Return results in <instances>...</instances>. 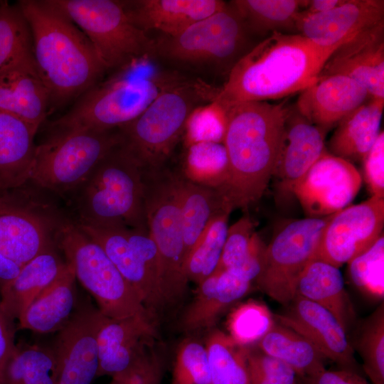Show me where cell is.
Wrapping results in <instances>:
<instances>
[{
    "label": "cell",
    "instance_id": "d6986e66",
    "mask_svg": "<svg viewBox=\"0 0 384 384\" xmlns=\"http://www.w3.org/2000/svg\"><path fill=\"white\" fill-rule=\"evenodd\" d=\"M287 306L284 313L274 314L277 323L305 338L326 359L358 373L347 332L331 313L298 294Z\"/></svg>",
    "mask_w": 384,
    "mask_h": 384
},
{
    "label": "cell",
    "instance_id": "db71d44e",
    "mask_svg": "<svg viewBox=\"0 0 384 384\" xmlns=\"http://www.w3.org/2000/svg\"><path fill=\"white\" fill-rule=\"evenodd\" d=\"M3 191V189H2L1 186V184H0V191Z\"/></svg>",
    "mask_w": 384,
    "mask_h": 384
},
{
    "label": "cell",
    "instance_id": "ab89813d",
    "mask_svg": "<svg viewBox=\"0 0 384 384\" xmlns=\"http://www.w3.org/2000/svg\"><path fill=\"white\" fill-rule=\"evenodd\" d=\"M363 368L371 384H384L383 302L361 325L355 341Z\"/></svg>",
    "mask_w": 384,
    "mask_h": 384
},
{
    "label": "cell",
    "instance_id": "1f68e13d",
    "mask_svg": "<svg viewBox=\"0 0 384 384\" xmlns=\"http://www.w3.org/2000/svg\"><path fill=\"white\" fill-rule=\"evenodd\" d=\"M177 190L181 217L184 262L203 233L218 215L232 211L215 188L194 183L178 174Z\"/></svg>",
    "mask_w": 384,
    "mask_h": 384
},
{
    "label": "cell",
    "instance_id": "5bb4252c",
    "mask_svg": "<svg viewBox=\"0 0 384 384\" xmlns=\"http://www.w3.org/2000/svg\"><path fill=\"white\" fill-rule=\"evenodd\" d=\"M384 198L371 196L332 214L325 225L314 260L338 268L348 263L383 235Z\"/></svg>",
    "mask_w": 384,
    "mask_h": 384
},
{
    "label": "cell",
    "instance_id": "836d02e7",
    "mask_svg": "<svg viewBox=\"0 0 384 384\" xmlns=\"http://www.w3.org/2000/svg\"><path fill=\"white\" fill-rule=\"evenodd\" d=\"M252 37L266 38L277 32L297 33L296 23L305 6L303 0H233Z\"/></svg>",
    "mask_w": 384,
    "mask_h": 384
},
{
    "label": "cell",
    "instance_id": "2e32d148",
    "mask_svg": "<svg viewBox=\"0 0 384 384\" xmlns=\"http://www.w3.org/2000/svg\"><path fill=\"white\" fill-rule=\"evenodd\" d=\"M361 183L362 177L352 163L327 151L294 185L292 193L306 218H321L348 206Z\"/></svg>",
    "mask_w": 384,
    "mask_h": 384
},
{
    "label": "cell",
    "instance_id": "7bdbcfd3",
    "mask_svg": "<svg viewBox=\"0 0 384 384\" xmlns=\"http://www.w3.org/2000/svg\"><path fill=\"white\" fill-rule=\"evenodd\" d=\"M171 384H211L206 346L187 338L178 346Z\"/></svg>",
    "mask_w": 384,
    "mask_h": 384
},
{
    "label": "cell",
    "instance_id": "11a10c76",
    "mask_svg": "<svg viewBox=\"0 0 384 384\" xmlns=\"http://www.w3.org/2000/svg\"><path fill=\"white\" fill-rule=\"evenodd\" d=\"M305 384H307V383H305Z\"/></svg>",
    "mask_w": 384,
    "mask_h": 384
},
{
    "label": "cell",
    "instance_id": "7c38bea8",
    "mask_svg": "<svg viewBox=\"0 0 384 384\" xmlns=\"http://www.w3.org/2000/svg\"><path fill=\"white\" fill-rule=\"evenodd\" d=\"M331 215L294 220L266 247L262 270L256 281L270 298L287 306L296 296L298 280L314 259L321 233Z\"/></svg>",
    "mask_w": 384,
    "mask_h": 384
},
{
    "label": "cell",
    "instance_id": "484cf974",
    "mask_svg": "<svg viewBox=\"0 0 384 384\" xmlns=\"http://www.w3.org/2000/svg\"><path fill=\"white\" fill-rule=\"evenodd\" d=\"M77 308L76 277L71 264L44 289L18 319V329L36 333L59 331Z\"/></svg>",
    "mask_w": 384,
    "mask_h": 384
},
{
    "label": "cell",
    "instance_id": "f5cc1de1",
    "mask_svg": "<svg viewBox=\"0 0 384 384\" xmlns=\"http://www.w3.org/2000/svg\"><path fill=\"white\" fill-rule=\"evenodd\" d=\"M343 0H311L306 1L303 11L309 14L322 13L331 10L341 4Z\"/></svg>",
    "mask_w": 384,
    "mask_h": 384
},
{
    "label": "cell",
    "instance_id": "4316f807",
    "mask_svg": "<svg viewBox=\"0 0 384 384\" xmlns=\"http://www.w3.org/2000/svg\"><path fill=\"white\" fill-rule=\"evenodd\" d=\"M251 284L230 271L215 272L198 284L196 297L181 319L182 329L212 327L228 306L249 292Z\"/></svg>",
    "mask_w": 384,
    "mask_h": 384
},
{
    "label": "cell",
    "instance_id": "277c9868",
    "mask_svg": "<svg viewBox=\"0 0 384 384\" xmlns=\"http://www.w3.org/2000/svg\"><path fill=\"white\" fill-rule=\"evenodd\" d=\"M188 78L152 56L138 59L112 70L85 91L52 125L54 129H117L136 119L162 92Z\"/></svg>",
    "mask_w": 384,
    "mask_h": 384
},
{
    "label": "cell",
    "instance_id": "bcb514c9",
    "mask_svg": "<svg viewBox=\"0 0 384 384\" xmlns=\"http://www.w3.org/2000/svg\"><path fill=\"white\" fill-rule=\"evenodd\" d=\"M254 228L255 225L248 215L242 216L228 228L221 257L215 272L230 270L247 257L255 233Z\"/></svg>",
    "mask_w": 384,
    "mask_h": 384
},
{
    "label": "cell",
    "instance_id": "44dd1931",
    "mask_svg": "<svg viewBox=\"0 0 384 384\" xmlns=\"http://www.w3.org/2000/svg\"><path fill=\"white\" fill-rule=\"evenodd\" d=\"M384 23V1L343 0L338 6L322 13L302 10L297 33L321 46L346 41L358 33Z\"/></svg>",
    "mask_w": 384,
    "mask_h": 384
},
{
    "label": "cell",
    "instance_id": "f35d334b",
    "mask_svg": "<svg viewBox=\"0 0 384 384\" xmlns=\"http://www.w3.org/2000/svg\"><path fill=\"white\" fill-rule=\"evenodd\" d=\"M187 148L184 176L198 184L220 188L228 174V159L224 144L198 142Z\"/></svg>",
    "mask_w": 384,
    "mask_h": 384
},
{
    "label": "cell",
    "instance_id": "e575fe53",
    "mask_svg": "<svg viewBox=\"0 0 384 384\" xmlns=\"http://www.w3.org/2000/svg\"><path fill=\"white\" fill-rule=\"evenodd\" d=\"M21 68H36L31 28L17 3L0 1V74Z\"/></svg>",
    "mask_w": 384,
    "mask_h": 384
},
{
    "label": "cell",
    "instance_id": "7a4b0ae2",
    "mask_svg": "<svg viewBox=\"0 0 384 384\" xmlns=\"http://www.w3.org/2000/svg\"><path fill=\"white\" fill-rule=\"evenodd\" d=\"M289 106L284 100L245 102L225 110L223 144L228 174L217 189L232 210L248 208L265 193L272 177Z\"/></svg>",
    "mask_w": 384,
    "mask_h": 384
},
{
    "label": "cell",
    "instance_id": "9c48e42d",
    "mask_svg": "<svg viewBox=\"0 0 384 384\" xmlns=\"http://www.w3.org/2000/svg\"><path fill=\"white\" fill-rule=\"evenodd\" d=\"M120 142L118 129H55L36 146L30 181L59 194L75 191Z\"/></svg>",
    "mask_w": 384,
    "mask_h": 384
},
{
    "label": "cell",
    "instance_id": "d590c367",
    "mask_svg": "<svg viewBox=\"0 0 384 384\" xmlns=\"http://www.w3.org/2000/svg\"><path fill=\"white\" fill-rule=\"evenodd\" d=\"M0 384H58V364L53 349L16 346L0 375Z\"/></svg>",
    "mask_w": 384,
    "mask_h": 384
},
{
    "label": "cell",
    "instance_id": "52a82bcc",
    "mask_svg": "<svg viewBox=\"0 0 384 384\" xmlns=\"http://www.w3.org/2000/svg\"><path fill=\"white\" fill-rule=\"evenodd\" d=\"M76 191L79 223L149 233L142 170L120 143L105 156Z\"/></svg>",
    "mask_w": 384,
    "mask_h": 384
},
{
    "label": "cell",
    "instance_id": "4dcf8cb0",
    "mask_svg": "<svg viewBox=\"0 0 384 384\" xmlns=\"http://www.w3.org/2000/svg\"><path fill=\"white\" fill-rule=\"evenodd\" d=\"M296 294L328 310L346 332L355 319L342 274L339 268L328 262L311 261L298 280Z\"/></svg>",
    "mask_w": 384,
    "mask_h": 384
},
{
    "label": "cell",
    "instance_id": "8d00e7d4",
    "mask_svg": "<svg viewBox=\"0 0 384 384\" xmlns=\"http://www.w3.org/2000/svg\"><path fill=\"white\" fill-rule=\"evenodd\" d=\"M211 384H250L247 348L213 330L206 342Z\"/></svg>",
    "mask_w": 384,
    "mask_h": 384
},
{
    "label": "cell",
    "instance_id": "603a6c76",
    "mask_svg": "<svg viewBox=\"0 0 384 384\" xmlns=\"http://www.w3.org/2000/svg\"><path fill=\"white\" fill-rule=\"evenodd\" d=\"M370 98L367 90L353 79L333 75L318 78L301 91L295 106L311 124L328 132Z\"/></svg>",
    "mask_w": 384,
    "mask_h": 384
},
{
    "label": "cell",
    "instance_id": "f1b7e54d",
    "mask_svg": "<svg viewBox=\"0 0 384 384\" xmlns=\"http://www.w3.org/2000/svg\"><path fill=\"white\" fill-rule=\"evenodd\" d=\"M64 262L51 247L23 265L17 276L0 292V301L7 316L18 319L33 301L60 275Z\"/></svg>",
    "mask_w": 384,
    "mask_h": 384
},
{
    "label": "cell",
    "instance_id": "74e56055",
    "mask_svg": "<svg viewBox=\"0 0 384 384\" xmlns=\"http://www.w3.org/2000/svg\"><path fill=\"white\" fill-rule=\"evenodd\" d=\"M230 211H224L208 224L184 262L188 281L198 284L215 271L228 230Z\"/></svg>",
    "mask_w": 384,
    "mask_h": 384
},
{
    "label": "cell",
    "instance_id": "4fadbf2b",
    "mask_svg": "<svg viewBox=\"0 0 384 384\" xmlns=\"http://www.w3.org/2000/svg\"><path fill=\"white\" fill-rule=\"evenodd\" d=\"M98 243L153 314L166 306L160 286L159 258L148 232L78 223Z\"/></svg>",
    "mask_w": 384,
    "mask_h": 384
},
{
    "label": "cell",
    "instance_id": "ffe728a7",
    "mask_svg": "<svg viewBox=\"0 0 384 384\" xmlns=\"http://www.w3.org/2000/svg\"><path fill=\"white\" fill-rule=\"evenodd\" d=\"M348 76L374 99L384 100V23L363 31L329 56L318 78Z\"/></svg>",
    "mask_w": 384,
    "mask_h": 384
},
{
    "label": "cell",
    "instance_id": "3957f363",
    "mask_svg": "<svg viewBox=\"0 0 384 384\" xmlns=\"http://www.w3.org/2000/svg\"><path fill=\"white\" fill-rule=\"evenodd\" d=\"M32 33L38 73L51 105L77 99L108 71L85 34L54 0L17 2Z\"/></svg>",
    "mask_w": 384,
    "mask_h": 384
},
{
    "label": "cell",
    "instance_id": "ee69618b",
    "mask_svg": "<svg viewBox=\"0 0 384 384\" xmlns=\"http://www.w3.org/2000/svg\"><path fill=\"white\" fill-rule=\"evenodd\" d=\"M227 124L225 110L215 102L197 107L186 126L187 146L198 142L223 143Z\"/></svg>",
    "mask_w": 384,
    "mask_h": 384
},
{
    "label": "cell",
    "instance_id": "ac0fdd59",
    "mask_svg": "<svg viewBox=\"0 0 384 384\" xmlns=\"http://www.w3.org/2000/svg\"><path fill=\"white\" fill-rule=\"evenodd\" d=\"M91 304L77 307L59 331L52 348L58 364V384H92L97 377V336L105 319Z\"/></svg>",
    "mask_w": 384,
    "mask_h": 384
},
{
    "label": "cell",
    "instance_id": "6da1fadb",
    "mask_svg": "<svg viewBox=\"0 0 384 384\" xmlns=\"http://www.w3.org/2000/svg\"><path fill=\"white\" fill-rule=\"evenodd\" d=\"M346 41L321 46L298 33H273L239 60L214 102L225 110L238 103L300 92L317 81L329 56Z\"/></svg>",
    "mask_w": 384,
    "mask_h": 384
},
{
    "label": "cell",
    "instance_id": "7402d4cb",
    "mask_svg": "<svg viewBox=\"0 0 384 384\" xmlns=\"http://www.w3.org/2000/svg\"><path fill=\"white\" fill-rule=\"evenodd\" d=\"M326 132L303 117L295 105H289L272 173L284 190L292 192L294 185L327 151Z\"/></svg>",
    "mask_w": 384,
    "mask_h": 384
},
{
    "label": "cell",
    "instance_id": "d6a6232c",
    "mask_svg": "<svg viewBox=\"0 0 384 384\" xmlns=\"http://www.w3.org/2000/svg\"><path fill=\"white\" fill-rule=\"evenodd\" d=\"M255 346L289 365L306 380L326 370V358L309 341L277 321Z\"/></svg>",
    "mask_w": 384,
    "mask_h": 384
},
{
    "label": "cell",
    "instance_id": "f6af8a7d",
    "mask_svg": "<svg viewBox=\"0 0 384 384\" xmlns=\"http://www.w3.org/2000/svg\"><path fill=\"white\" fill-rule=\"evenodd\" d=\"M247 364L250 384H300L292 367L256 346L247 348Z\"/></svg>",
    "mask_w": 384,
    "mask_h": 384
},
{
    "label": "cell",
    "instance_id": "5b68a950",
    "mask_svg": "<svg viewBox=\"0 0 384 384\" xmlns=\"http://www.w3.org/2000/svg\"><path fill=\"white\" fill-rule=\"evenodd\" d=\"M230 2L175 36L154 38L153 57L162 65L206 82H224L255 45Z\"/></svg>",
    "mask_w": 384,
    "mask_h": 384
},
{
    "label": "cell",
    "instance_id": "b9f144b4",
    "mask_svg": "<svg viewBox=\"0 0 384 384\" xmlns=\"http://www.w3.org/2000/svg\"><path fill=\"white\" fill-rule=\"evenodd\" d=\"M348 265L352 282L363 294L375 299L383 298V234L371 247Z\"/></svg>",
    "mask_w": 384,
    "mask_h": 384
},
{
    "label": "cell",
    "instance_id": "f907efd6",
    "mask_svg": "<svg viewBox=\"0 0 384 384\" xmlns=\"http://www.w3.org/2000/svg\"><path fill=\"white\" fill-rule=\"evenodd\" d=\"M21 267L0 251V292L17 276Z\"/></svg>",
    "mask_w": 384,
    "mask_h": 384
},
{
    "label": "cell",
    "instance_id": "8fae6325",
    "mask_svg": "<svg viewBox=\"0 0 384 384\" xmlns=\"http://www.w3.org/2000/svg\"><path fill=\"white\" fill-rule=\"evenodd\" d=\"M85 34L108 71L154 55V38L129 19L121 0H54Z\"/></svg>",
    "mask_w": 384,
    "mask_h": 384
},
{
    "label": "cell",
    "instance_id": "c3c4849f",
    "mask_svg": "<svg viewBox=\"0 0 384 384\" xmlns=\"http://www.w3.org/2000/svg\"><path fill=\"white\" fill-rule=\"evenodd\" d=\"M15 348L13 321L5 314L0 301V375Z\"/></svg>",
    "mask_w": 384,
    "mask_h": 384
},
{
    "label": "cell",
    "instance_id": "8992f818",
    "mask_svg": "<svg viewBox=\"0 0 384 384\" xmlns=\"http://www.w3.org/2000/svg\"><path fill=\"white\" fill-rule=\"evenodd\" d=\"M220 87L188 78L162 92L136 119L118 129L120 144L142 171L166 166L198 107L215 100Z\"/></svg>",
    "mask_w": 384,
    "mask_h": 384
},
{
    "label": "cell",
    "instance_id": "e0dca14e",
    "mask_svg": "<svg viewBox=\"0 0 384 384\" xmlns=\"http://www.w3.org/2000/svg\"><path fill=\"white\" fill-rule=\"evenodd\" d=\"M154 314H139L124 319L106 317L97 336V377L124 376L136 370L156 352Z\"/></svg>",
    "mask_w": 384,
    "mask_h": 384
},
{
    "label": "cell",
    "instance_id": "30bf717a",
    "mask_svg": "<svg viewBox=\"0 0 384 384\" xmlns=\"http://www.w3.org/2000/svg\"><path fill=\"white\" fill-rule=\"evenodd\" d=\"M56 240L66 261L73 266L76 279L94 297L104 316L119 319L153 314L102 247L77 224L62 223Z\"/></svg>",
    "mask_w": 384,
    "mask_h": 384
},
{
    "label": "cell",
    "instance_id": "7dc6e473",
    "mask_svg": "<svg viewBox=\"0 0 384 384\" xmlns=\"http://www.w3.org/2000/svg\"><path fill=\"white\" fill-rule=\"evenodd\" d=\"M363 176L371 196L384 198V133L382 130L362 161Z\"/></svg>",
    "mask_w": 384,
    "mask_h": 384
},
{
    "label": "cell",
    "instance_id": "816d5d0a",
    "mask_svg": "<svg viewBox=\"0 0 384 384\" xmlns=\"http://www.w3.org/2000/svg\"><path fill=\"white\" fill-rule=\"evenodd\" d=\"M161 377L152 373L133 375L128 377L112 379L110 384H159Z\"/></svg>",
    "mask_w": 384,
    "mask_h": 384
},
{
    "label": "cell",
    "instance_id": "d4e9b609",
    "mask_svg": "<svg viewBox=\"0 0 384 384\" xmlns=\"http://www.w3.org/2000/svg\"><path fill=\"white\" fill-rule=\"evenodd\" d=\"M38 127L0 108V184L3 190L30 181Z\"/></svg>",
    "mask_w": 384,
    "mask_h": 384
},
{
    "label": "cell",
    "instance_id": "cb8c5ba5",
    "mask_svg": "<svg viewBox=\"0 0 384 384\" xmlns=\"http://www.w3.org/2000/svg\"><path fill=\"white\" fill-rule=\"evenodd\" d=\"M130 21L148 33L175 36L223 9L221 0H121Z\"/></svg>",
    "mask_w": 384,
    "mask_h": 384
},
{
    "label": "cell",
    "instance_id": "ba28073f",
    "mask_svg": "<svg viewBox=\"0 0 384 384\" xmlns=\"http://www.w3.org/2000/svg\"><path fill=\"white\" fill-rule=\"evenodd\" d=\"M148 231L157 248L160 286L166 305L179 302L187 289L184 243L177 190L178 174L166 166L142 171Z\"/></svg>",
    "mask_w": 384,
    "mask_h": 384
},
{
    "label": "cell",
    "instance_id": "60d3db41",
    "mask_svg": "<svg viewBox=\"0 0 384 384\" xmlns=\"http://www.w3.org/2000/svg\"><path fill=\"white\" fill-rule=\"evenodd\" d=\"M274 314L265 304L250 300L240 304L230 314L227 328L230 337L238 344L255 346L273 327Z\"/></svg>",
    "mask_w": 384,
    "mask_h": 384
},
{
    "label": "cell",
    "instance_id": "f546056e",
    "mask_svg": "<svg viewBox=\"0 0 384 384\" xmlns=\"http://www.w3.org/2000/svg\"><path fill=\"white\" fill-rule=\"evenodd\" d=\"M50 105V92L36 68H16L0 74V108L39 128Z\"/></svg>",
    "mask_w": 384,
    "mask_h": 384
},
{
    "label": "cell",
    "instance_id": "9a60e30c",
    "mask_svg": "<svg viewBox=\"0 0 384 384\" xmlns=\"http://www.w3.org/2000/svg\"><path fill=\"white\" fill-rule=\"evenodd\" d=\"M24 197L19 188L0 191V251L21 266L54 247L60 226Z\"/></svg>",
    "mask_w": 384,
    "mask_h": 384
},
{
    "label": "cell",
    "instance_id": "83f0119b",
    "mask_svg": "<svg viewBox=\"0 0 384 384\" xmlns=\"http://www.w3.org/2000/svg\"><path fill=\"white\" fill-rule=\"evenodd\" d=\"M384 100L370 98L342 118L328 143L331 154L362 162L380 133Z\"/></svg>",
    "mask_w": 384,
    "mask_h": 384
},
{
    "label": "cell",
    "instance_id": "681fc988",
    "mask_svg": "<svg viewBox=\"0 0 384 384\" xmlns=\"http://www.w3.org/2000/svg\"><path fill=\"white\" fill-rule=\"evenodd\" d=\"M306 381L307 384H370L360 373L342 368L338 370H325Z\"/></svg>",
    "mask_w": 384,
    "mask_h": 384
}]
</instances>
